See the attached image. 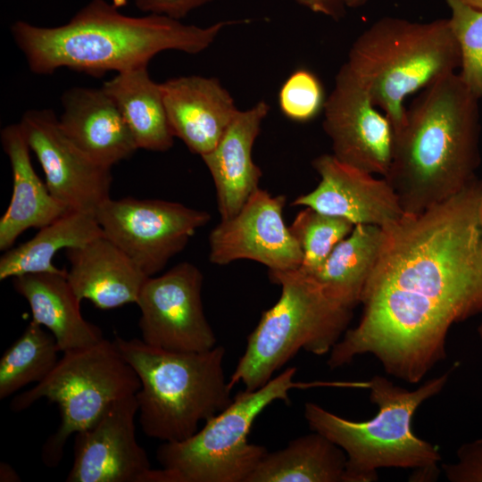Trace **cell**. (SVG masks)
<instances>
[{
    "label": "cell",
    "mask_w": 482,
    "mask_h": 482,
    "mask_svg": "<svg viewBox=\"0 0 482 482\" xmlns=\"http://www.w3.org/2000/svg\"><path fill=\"white\" fill-rule=\"evenodd\" d=\"M285 195L254 191L239 212L220 222L209 236V260L226 265L247 259L264 264L269 270H290L301 266L303 253L286 225Z\"/></svg>",
    "instance_id": "5bb4252c"
},
{
    "label": "cell",
    "mask_w": 482,
    "mask_h": 482,
    "mask_svg": "<svg viewBox=\"0 0 482 482\" xmlns=\"http://www.w3.org/2000/svg\"><path fill=\"white\" fill-rule=\"evenodd\" d=\"M480 221H481V227H482V198L480 203Z\"/></svg>",
    "instance_id": "74e56055"
},
{
    "label": "cell",
    "mask_w": 482,
    "mask_h": 482,
    "mask_svg": "<svg viewBox=\"0 0 482 482\" xmlns=\"http://www.w3.org/2000/svg\"><path fill=\"white\" fill-rule=\"evenodd\" d=\"M479 137V99L458 73L423 88L394 131L392 161L384 177L403 211L422 212L477 179Z\"/></svg>",
    "instance_id": "3957f363"
},
{
    "label": "cell",
    "mask_w": 482,
    "mask_h": 482,
    "mask_svg": "<svg viewBox=\"0 0 482 482\" xmlns=\"http://www.w3.org/2000/svg\"><path fill=\"white\" fill-rule=\"evenodd\" d=\"M456 366L454 363L414 390L396 386L381 375L372 377L365 385L378 411L367 420L345 419L315 403L304 404L311 430L325 436L345 453L344 482L377 481L381 468L411 469L410 481L436 480L442 460L438 448L415 435L411 422L419 407L445 388Z\"/></svg>",
    "instance_id": "277c9868"
},
{
    "label": "cell",
    "mask_w": 482,
    "mask_h": 482,
    "mask_svg": "<svg viewBox=\"0 0 482 482\" xmlns=\"http://www.w3.org/2000/svg\"><path fill=\"white\" fill-rule=\"evenodd\" d=\"M466 4L482 11V0H461Z\"/></svg>",
    "instance_id": "d590c367"
},
{
    "label": "cell",
    "mask_w": 482,
    "mask_h": 482,
    "mask_svg": "<svg viewBox=\"0 0 482 482\" xmlns=\"http://www.w3.org/2000/svg\"><path fill=\"white\" fill-rule=\"evenodd\" d=\"M203 280L200 270L187 262L145 280L136 303L145 344L173 352H204L216 346L204 312Z\"/></svg>",
    "instance_id": "8fae6325"
},
{
    "label": "cell",
    "mask_w": 482,
    "mask_h": 482,
    "mask_svg": "<svg viewBox=\"0 0 482 482\" xmlns=\"http://www.w3.org/2000/svg\"><path fill=\"white\" fill-rule=\"evenodd\" d=\"M62 353L54 337L31 320L0 359V399L46 378Z\"/></svg>",
    "instance_id": "4316f807"
},
{
    "label": "cell",
    "mask_w": 482,
    "mask_h": 482,
    "mask_svg": "<svg viewBox=\"0 0 482 482\" xmlns=\"http://www.w3.org/2000/svg\"><path fill=\"white\" fill-rule=\"evenodd\" d=\"M460 49L448 19L411 21L384 17L353 43L345 64L394 131L403 120L406 96L460 68Z\"/></svg>",
    "instance_id": "8992f818"
},
{
    "label": "cell",
    "mask_w": 482,
    "mask_h": 482,
    "mask_svg": "<svg viewBox=\"0 0 482 482\" xmlns=\"http://www.w3.org/2000/svg\"><path fill=\"white\" fill-rule=\"evenodd\" d=\"M140 380L114 341L105 338L90 346L66 351L49 375L17 395L14 411L46 398L58 405L60 426L42 448L46 466L58 465L68 438L90 427L114 401L136 395Z\"/></svg>",
    "instance_id": "9c48e42d"
},
{
    "label": "cell",
    "mask_w": 482,
    "mask_h": 482,
    "mask_svg": "<svg viewBox=\"0 0 482 482\" xmlns=\"http://www.w3.org/2000/svg\"><path fill=\"white\" fill-rule=\"evenodd\" d=\"M312 167L320 177L318 186L296 197L292 205L310 207L354 225L380 228L405 214L385 178H375L374 174L346 164L333 154L316 157Z\"/></svg>",
    "instance_id": "2e32d148"
},
{
    "label": "cell",
    "mask_w": 482,
    "mask_h": 482,
    "mask_svg": "<svg viewBox=\"0 0 482 482\" xmlns=\"http://www.w3.org/2000/svg\"><path fill=\"white\" fill-rule=\"evenodd\" d=\"M104 236L92 213L67 212L27 242L10 248L0 258V280L30 273H65L53 259L62 249L85 245Z\"/></svg>",
    "instance_id": "484cf974"
},
{
    "label": "cell",
    "mask_w": 482,
    "mask_h": 482,
    "mask_svg": "<svg viewBox=\"0 0 482 482\" xmlns=\"http://www.w3.org/2000/svg\"><path fill=\"white\" fill-rule=\"evenodd\" d=\"M61 102V129L97 163L112 168L138 149L120 109L102 87L69 88Z\"/></svg>",
    "instance_id": "ac0fdd59"
},
{
    "label": "cell",
    "mask_w": 482,
    "mask_h": 482,
    "mask_svg": "<svg viewBox=\"0 0 482 482\" xmlns=\"http://www.w3.org/2000/svg\"><path fill=\"white\" fill-rule=\"evenodd\" d=\"M136 395L111 403L90 427L74 434L67 482H147L151 464L136 437Z\"/></svg>",
    "instance_id": "9a60e30c"
},
{
    "label": "cell",
    "mask_w": 482,
    "mask_h": 482,
    "mask_svg": "<svg viewBox=\"0 0 482 482\" xmlns=\"http://www.w3.org/2000/svg\"><path fill=\"white\" fill-rule=\"evenodd\" d=\"M323 129L339 161L386 177L394 149V129L364 87L344 63L323 107Z\"/></svg>",
    "instance_id": "4fadbf2b"
},
{
    "label": "cell",
    "mask_w": 482,
    "mask_h": 482,
    "mask_svg": "<svg viewBox=\"0 0 482 482\" xmlns=\"http://www.w3.org/2000/svg\"><path fill=\"white\" fill-rule=\"evenodd\" d=\"M236 22L239 21L201 27L163 15L129 16L106 0H90L65 24L40 27L16 21L11 34L35 74L50 75L68 68L100 76L148 66L154 56L166 50L197 54Z\"/></svg>",
    "instance_id": "7a4b0ae2"
},
{
    "label": "cell",
    "mask_w": 482,
    "mask_h": 482,
    "mask_svg": "<svg viewBox=\"0 0 482 482\" xmlns=\"http://www.w3.org/2000/svg\"><path fill=\"white\" fill-rule=\"evenodd\" d=\"M128 124L138 149L164 152L173 145L162 83L149 75L147 66L118 72L104 82Z\"/></svg>",
    "instance_id": "603a6c76"
},
{
    "label": "cell",
    "mask_w": 482,
    "mask_h": 482,
    "mask_svg": "<svg viewBox=\"0 0 482 482\" xmlns=\"http://www.w3.org/2000/svg\"><path fill=\"white\" fill-rule=\"evenodd\" d=\"M319 78L306 69H298L284 81L278 92L282 113L295 121H307L323 111L326 101Z\"/></svg>",
    "instance_id": "f546056e"
},
{
    "label": "cell",
    "mask_w": 482,
    "mask_h": 482,
    "mask_svg": "<svg viewBox=\"0 0 482 482\" xmlns=\"http://www.w3.org/2000/svg\"><path fill=\"white\" fill-rule=\"evenodd\" d=\"M478 335L479 340H480L481 345H482V321L480 322V324L478 327Z\"/></svg>",
    "instance_id": "8d00e7d4"
},
{
    "label": "cell",
    "mask_w": 482,
    "mask_h": 482,
    "mask_svg": "<svg viewBox=\"0 0 482 482\" xmlns=\"http://www.w3.org/2000/svg\"><path fill=\"white\" fill-rule=\"evenodd\" d=\"M213 0H134L135 5L147 14L167 16L181 20L192 11Z\"/></svg>",
    "instance_id": "1f68e13d"
},
{
    "label": "cell",
    "mask_w": 482,
    "mask_h": 482,
    "mask_svg": "<svg viewBox=\"0 0 482 482\" xmlns=\"http://www.w3.org/2000/svg\"><path fill=\"white\" fill-rule=\"evenodd\" d=\"M268 274L271 282L281 287L280 297L262 312L248 336L229 379L231 388L239 382L246 391L263 386L300 350L328 353L353 317V310L330 298L311 275L299 269Z\"/></svg>",
    "instance_id": "52a82bcc"
},
{
    "label": "cell",
    "mask_w": 482,
    "mask_h": 482,
    "mask_svg": "<svg viewBox=\"0 0 482 482\" xmlns=\"http://www.w3.org/2000/svg\"><path fill=\"white\" fill-rule=\"evenodd\" d=\"M346 454L319 432L268 452L245 482H344Z\"/></svg>",
    "instance_id": "d4e9b609"
},
{
    "label": "cell",
    "mask_w": 482,
    "mask_h": 482,
    "mask_svg": "<svg viewBox=\"0 0 482 482\" xmlns=\"http://www.w3.org/2000/svg\"><path fill=\"white\" fill-rule=\"evenodd\" d=\"M296 368L289 367L263 386L241 391L192 436L163 442L156 458L167 482H245L268 450L248 441L258 415L275 401L290 403Z\"/></svg>",
    "instance_id": "ba28073f"
},
{
    "label": "cell",
    "mask_w": 482,
    "mask_h": 482,
    "mask_svg": "<svg viewBox=\"0 0 482 482\" xmlns=\"http://www.w3.org/2000/svg\"><path fill=\"white\" fill-rule=\"evenodd\" d=\"M95 217L104 236L148 277L180 253L211 219L206 211L161 199L108 198Z\"/></svg>",
    "instance_id": "30bf717a"
},
{
    "label": "cell",
    "mask_w": 482,
    "mask_h": 482,
    "mask_svg": "<svg viewBox=\"0 0 482 482\" xmlns=\"http://www.w3.org/2000/svg\"><path fill=\"white\" fill-rule=\"evenodd\" d=\"M114 343L140 380L137 414L143 432L151 438L186 440L197 432L202 421L233 401L223 371V346L173 352L118 336Z\"/></svg>",
    "instance_id": "5b68a950"
},
{
    "label": "cell",
    "mask_w": 482,
    "mask_h": 482,
    "mask_svg": "<svg viewBox=\"0 0 482 482\" xmlns=\"http://www.w3.org/2000/svg\"><path fill=\"white\" fill-rule=\"evenodd\" d=\"M65 253L70 262L66 278L74 293L102 310L136 303L149 278L104 236Z\"/></svg>",
    "instance_id": "ffe728a7"
},
{
    "label": "cell",
    "mask_w": 482,
    "mask_h": 482,
    "mask_svg": "<svg viewBox=\"0 0 482 482\" xmlns=\"http://www.w3.org/2000/svg\"><path fill=\"white\" fill-rule=\"evenodd\" d=\"M20 480L18 474L7 463H1L0 466V481H18Z\"/></svg>",
    "instance_id": "836d02e7"
},
{
    "label": "cell",
    "mask_w": 482,
    "mask_h": 482,
    "mask_svg": "<svg viewBox=\"0 0 482 482\" xmlns=\"http://www.w3.org/2000/svg\"><path fill=\"white\" fill-rule=\"evenodd\" d=\"M1 143L12 173V195L0 219V250L6 251L25 230L41 229L69 211L54 198L35 171L20 122L1 130Z\"/></svg>",
    "instance_id": "44dd1931"
},
{
    "label": "cell",
    "mask_w": 482,
    "mask_h": 482,
    "mask_svg": "<svg viewBox=\"0 0 482 482\" xmlns=\"http://www.w3.org/2000/svg\"><path fill=\"white\" fill-rule=\"evenodd\" d=\"M269 111L262 100L239 110L216 146L201 156L214 182L221 220L237 214L259 188L262 172L254 163L252 151Z\"/></svg>",
    "instance_id": "d6986e66"
},
{
    "label": "cell",
    "mask_w": 482,
    "mask_h": 482,
    "mask_svg": "<svg viewBox=\"0 0 482 482\" xmlns=\"http://www.w3.org/2000/svg\"><path fill=\"white\" fill-rule=\"evenodd\" d=\"M451 10L448 19L457 41L461 79L479 100L482 99V11L461 0H445Z\"/></svg>",
    "instance_id": "f1b7e54d"
},
{
    "label": "cell",
    "mask_w": 482,
    "mask_h": 482,
    "mask_svg": "<svg viewBox=\"0 0 482 482\" xmlns=\"http://www.w3.org/2000/svg\"><path fill=\"white\" fill-rule=\"evenodd\" d=\"M65 273H30L12 278L15 291L31 310L32 320L47 328L62 353L85 348L104 339L102 330L85 320L80 300Z\"/></svg>",
    "instance_id": "7402d4cb"
},
{
    "label": "cell",
    "mask_w": 482,
    "mask_h": 482,
    "mask_svg": "<svg viewBox=\"0 0 482 482\" xmlns=\"http://www.w3.org/2000/svg\"><path fill=\"white\" fill-rule=\"evenodd\" d=\"M383 241V228L355 225L311 276L330 298L353 310L361 304L362 292L377 264Z\"/></svg>",
    "instance_id": "cb8c5ba5"
},
{
    "label": "cell",
    "mask_w": 482,
    "mask_h": 482,
    "mask_svg": "<svg viewBox=\"0 0 482 482\" xmlns=\"http://www.w3.org/2000/svg\"><path fill=\"white\" fill-rule=\"evenodd\" d=\"M20 123L54 198L69 212L95 215L110 198L112 168L97 163L81 151L64 134L52 110H28Z\"/></svg>",
    "instance_id": "7c38bea8"
},
{
    "label": "cell",
    "mask_w": 482,
    "mask_h": 482,
    "mask_svg": "<svg viewBox=\"0 0 482 482\" xmlns=\"http://www.w3.org/2000/svg\"><path fill=\"white\" fill-rule=\"evenodd\" d=\"M482 180L386 226L358 324L329 352L334 370L371 354L418 384L446 356L450 328L482 313Z\"/></svg>",
    "instance_id": "6da1fadb"
},
{
    "label": "cell",
    "mask_w": 482,
    "mask_h": 482,
    "mask_svg": "<svg viewBox=\"0 0 482 482\" xmlns=\"http://www.w3.org/2000/svg\"><path fill=\"white\" fill-rule=\"evenodd\" d=\"M310 11L325 15L333 20H340L347 8L345 0H295Z\"/></svg>",
    "instance_id": "d6a6232c"
},
{
    "label": "cell",
    "mask_w": 482,
    "mask_h": 482,
    "mask_svg": "<svg viewBox=\"0 0 482 482\" xmlns=\"http://www.w3.org/2000/svg\"><path fill=\"white\" fill-rule=\"evenodd\" d=\"M457 461L441 463L450 482H482V438L462 444L456 452Z\"/></svg>",
    "instance_id": "4dcf8cb0"
},
{
    "label": "cell",
    "mask_w": 482,
    "mask_h": 482,
    "mask_svg": "<svg viewBox=\"0 0 482 482\" xmlns=\"http://www.w3.org/2000/svg\"><path fill=\"white\" fill-rule=\"evenodd\" d=\"M354 226L347 220L310 207L301 211L288 227L303 253V261L298 269L309 275L315 273Z\"/></svg>",
    "instance_id": "83f0119b"
},
{
    "label": "cell",
    "mask_w": 482,
    "mask_h": 482,
    "mask_svg": "<svg viewBox=\"0 0 482 482\" xmlns=\"http://www.w3.org/2000/svg\"><path fill=\"white\" fill-rule=\"evenodd\" d=\"M369 0H345L346 6L349 8L359 7L365 4Z\"/></svg>",
    "instance_id": "e575fe53"
},
{
    "label": "cell",
    "mask_w": 482,
    "mask_h": 482,
    "mask_svg": "<svg viewBox=\"0 0 482 482\" xmlns=\"http://www.w3.org/2000/svg\"><path fill=\"white\" fill-rule=\"evenodd\" d=\"M174 137L200 156L212 151L239 111L215 78L181 76L162 83Z\"/></svg>",
    "instance_id": "e0dca14e"
}]
</instances>
